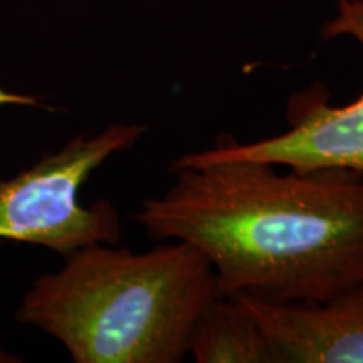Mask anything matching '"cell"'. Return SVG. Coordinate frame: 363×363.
<instances>
[{"mask_svg":"<svg viewBox=\"0 0 363 363\" xmlns=\"http://www.w3.org/2000/svg\"><path fill=\"white\" fill-rule=\"evenodd\" d=\"M174 184L133 219L153 240H184L216 272L220 296L311 305L363 284V174H281L224 160L170 170Z\"/></svg>","mask_w":363,"mask_h":363,"instance_id":"obj_1","label":"cell"},{"mask_svg":"<svg viewBox=\"0 0 363 363\" xmlns=\"http://www.w3.org/2000/svg\"><path fill=\"white\" fill-rule=\"evenodd\" d=\"M27 291L17 320L59 340L76 363H179L219 298L207 257L184 240L145 252L91 244Z\"/></svg>","mask_w":363,"mask_h":363,"instance_id":"obj_2","label":"cell"},{"mask_svg":"<svg viewBox=\"0 0 363 363\" xmlns=\"http://www.w3.org/2000/svg\"><path fill=\"white\" fill-rule=\"evenodd\" d=\"M147 126L115 123L93 135H78L13 179H0V239L52 249L62 256L91 244L121 240L115 206L98 201L84 207L78 194L89 175L115 153L138 143Z\"/></svg>","mask_w":363,"mask_h":363,"instance_id":"obj_3","label":"cell"},{"mask_svg":"<svg viewBox=\"0 0 363 363\" xmlns=\"http://www.w3.org/2000/svg\"><path fill=\"white\" fill-rule=\"evenodd\" d=\"M323 39L350 35L363 48V0H338V13L321 27ZM326 86L315 83L291 94L286 104L289 128L271 138L239 143L220 136L214 147L185 153L170 170L224 160H251L311 172L343 169L363 174V93L355 101L331 106Z\"/></svg>","mask_w":363,"mask_h":363,"instance_id":"obj_4","label":"cell"},{"mask_svg":"<svg viewBox=\"0 0 363 363\" xmlns=\"http://www.w3.org/2000/svg\"><path fill=\"white\" fill-rule=\"evenodd\" d=\"M235 298L266 331L281 363H363V284L311 305Z\"/></svg>","mask_w":363,"mask_h":363,"instance_id":"obj_5","label":"cell"},{"mask_svg":"<svg viewBox=\"0 0 363 363\" xmlns=\"http://www.w3.org/2000/svg\"><path fill=\"white\" fill-rule=\"evenodd\" d=\"M197 363H281L266 331L235 296L216 298L199 318L189 343Z\"/></svg>","mask_w":363,"mask_h":363,"instance_id":"obj_6","label":"cell"},{"mask_svg":"<svg viewBox=\"0 0 363 363\" xmlns=\"http://www.w3.org/2000/svg\"><path fill=\"white\" fill-rule=\"evenodd\" d=\"M7 104H13V106H43V103L35 96L11 93V91L0 88V106H7Z\"/></svg>","mask_w":363,"mask_h":363,"instance_id":"obj_7","label":"cell"}]
</instances>
